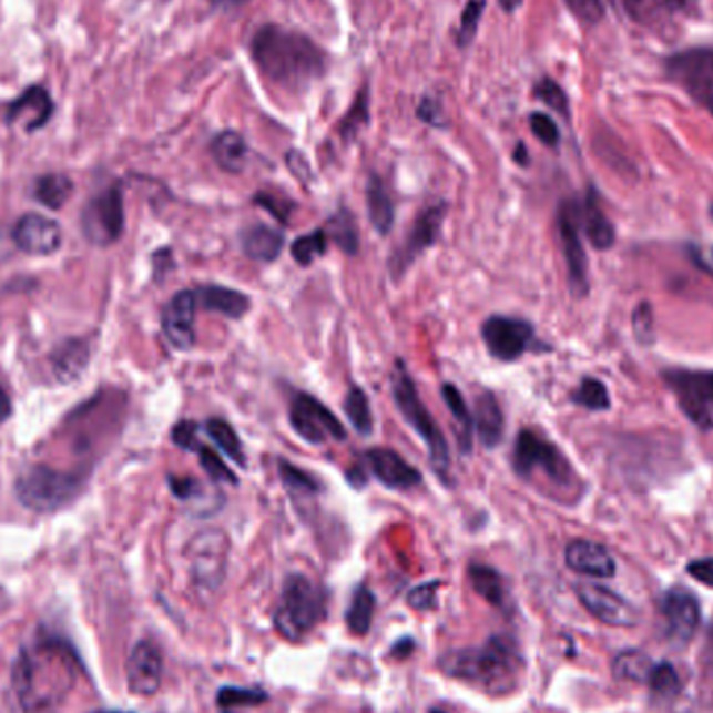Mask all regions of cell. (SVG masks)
Segmentation results:
<instances>
[{
  "instance_id": "cell-57",
  "label": "cell",
  "mask_w": 713,
  "mask_h": 713,
  "mask_svg": "<svg viewBox=\"0 0 713 713\" xmlns=\"http://www.w3.org/2000/svg\"><path fill=\"white\" fill-rule=\"evenodd\" d=\"M418 115L424 120V122L432 123V125H440L442 109H440V105L435 103L432 99H424V101H421V105H419Z\"/></svg>"
},
{
  "instance_id": "cell-45",
  "label": "cell",
  "mask_w": 713,
  "mask_h": 713,
  "mask_svg": "<svg viewBox=\"0 0 713 713\" xmlns=\"http://www.w3.org/2000/svg\"><path fill=\"white\" fill-rule=\"evenodd\" d=\"M194 452H198L201 466H203V470L210 473V478L213 482L238 485V478L234 476V471L227 468L226 464H224V459H222L217 452L213 451V449L205 447V445H198Z\"/></svg>"
},
{
  "instance_id": "cell-24",
  "label": "cell",
  "mask_w": 713,
  "mask_h": 713,
  "mask_svg": "<svg viewBox=\"0 0 713 713\" xmlns=\"http://www.w3.org/2000/svg\"><path fill=\"white\" fill-rule=\"evenodd\" d=\"M628 18L643 28H665L686 11L689 0H622Z\"/></svg>"
},
{
  "instance_id": "cell-51",
  "label": "cell",
  "mask_w": 713,
  "mask_h": 713,
  "mask_svg": "<svg viewBox=\"0 0 713 713\" xmlns=\"http://www.w3.org/2000/svg\"><path fill=\"white\" fill-rule=\"evenodd\" d=\"M367 122V99H366V92L359 96V101L355 103V106L350 109V113H348L347 118H345V122H343V125H340V132H343V136L345 139H353L357 132H359V128L364 125V123Z\"/></svg>"
},
{
  "instance_id": "cell-54",
  "label": "cell",
  "mask_w": 713,
  "mask_h": 713,
  "mask_svg": "<svg viewBox=\"0 0 713 713\" xmlns=\"http://www.w3.org/2000/svg\"><path fill=\"white\" fill-rule=\"evenodd\" d=\"M632 326H634V332H636L639 338H643V330H646L649 340L653 338V334H651V330H653V312H651V305H646V303L639 305V309L632 315Z\"/></svg>"
},
{
  "instance_id": "cell-35",
  "label": "cell",
  "mask_w": 713,
  "mask_h": 713,
  "mask_svg": "<svg viewBox=\"0 0 713 713\" xmlns=\"http://www.w3.org/2000/svg\"><path fill=\"white\" fill-rule=\"evenodd\" d=\"M203 430L234 464H238L241 468L246 466V452H244L243 442H241V438L234 432V428L227 424L226 419H210Z\"/></svg>"
},
{
  "instance_id": "cell-49",
  "label": "cell",
  "mask_w": 713,
  "mask_h": 713,
  "mask_svg": "<svg viewBox=\"0 0 713 713\" xmlns=\"http://www.w3.org/2000/svg\"><path fill=\"white\" fill-rule=\"evenodd\" d=\"M566 4L576 18L587 26L599 23L603 19V2L601 0H566Z\"/></svg>"
},
{
  "instance_id": "cell-11",
  "label": "cell",
  "mask_w": 713,
  "mask_h": 713,
  "mask_svg": "<svg viewBox=\"0 0 713 713\" xmlns=\"http://www.w3.org/2000/svg\"><path fill=\"white\" fill-rule=\"evenodd\" d=\"M192 580L198 591L217 592L224 584L227 537L222 530H205L191 544Z\"/></svg>"
},
{
  "instance_id": "cell-26",
  "label": "cell",
  "mask_w": 713,
  "mask_h": 713,
  "mask_svg": "<svg viewBox=\"0 0 713 713\" xmlns=\"http://www.w3.org/2000/svg\"><path fill=\"white\" fill-rule=\"evenodd\" d=\"M196 301L207 312L224 315L227 319H241V317L251 312V298L248 296L241 293V291H234V288H227V286H217V284L203 286L196 293Z\"/></svg>"
},
{
  "instance_id": "cell-36",
  "label": "cell",
  "mask_w": 713,
  "mask_h": 713,
  "mask_svg": "<svg viewBox=\"0 0 713 713\" xmlns=\"http://www.w3.org/2000/svg\"><path fill=\"white\" fill-rule=\"evenodd\" d=\"M71 191H73V186H71L68 175L47 174L35 182L34 194L38 203H42L44 207L61 210L68 203Z\"/></svg>"
},
{
  "instance_id": "cell-59",
  "label": "cell",
  "mask_w": 713,
  "mask_h": 713,
  "mask_svg": "<svg viewBox=\"0 0 713 713\" xmlns=\"http://www.w3.org/2000/svg\"><path fill=\"white\" fill-rule=\"evenodd\" d=\"M501 2V7H503L505 11H516L520 4H522V0H499Z\"/></svg>"
},
{
  "instance_id": "cell-21",
  "label": "cell",
  "mask_w": 713,
  "mask_h": 713,
  "mask_svg": "<svg viewBox=\"0 0 713 713\" xmlns=\"http://www.w3.org/2000/svg\"><path fill=\"white\" fill-rule=\"evenodd\" d=\"M196 293L182 291L163 309V332L172 347L189 350L194 345V317H196Z\"/></svg>"
},
{
  "instance_id": "cell-3",
  "label": "cell",
  "mask_w": 713,
  "mask_h": 713,
  "mask_svg": "<svg viewBox=\"0 0 713 713\" xmlns=\"http://www.w3.org/2000/svg\"><path fill=\"white\" fill-rule=\"evenodd\" d=\"M438 670L445 676L471 684L487 695H507L520 680L523 655L516 639L495 634L478 646L445 653L438 660Z\"/></svg>"
},
{
  "instance_id": "cell-34",
  "label": "cell",
  "mask_w": 713,
  "mask_h": 713,
  "mask_svg": "<svg viewBox=\"0 0 713 713\" xmlns=\"http://www.w3.org/2000/svg\"><path fill=\"white\" fill-rule=\"evenodd\" d=\"M471 589L478 592L485 601L495 608H501L505 603V584L501 574L485 566V563H471L470 566Z\"/></svg>"
},
{
  "instance_id": "cell-46",
  "label": "cell",
  "mask_w": 713,
  "mask_h": 713,
  "mask_svg": "<svg viewBox=\"0 0 713 713\" xmlns=\"http://www.w3.org/2000/svg\"><path fill=\"white\" fill-rule=\"evenodd\" d=\"M267 701V693L257 691V689H238V686H224L217 693V705L220 707H248V705H259Z\"/></svg>"
},
{
  "instance_id": "cell-31",
  "label": "cell",
  "mask_w": 713,
  "mask_h": 713,
  "mask_svg": "<svg viewBox=\"0 0 713 713\" xmlns=\"http://www.w3.org/2000/svg\"><path fill=\"white\" fill-rule=\"evenodd\" d=\"M367 215L378 234L386 236L393 230V224H395L393 198L378 175H371L367 182Z\"/></svg>"
},
{
  "instance_id": "cell-39",
  "label": "cell",
  "mask_w": 713,
  "mask_h": 713,
  "mask_svg": "<svg viewBox=\"0 0 713 713\" xmlns=\"http://www.w3.org/2000/svg\"><path fill=\"white\" fill-rule=\"evenodd\" d=\"M279 478L293 497H314L322 490V482L309 471L298 470L293 464L279 459Z\"/></svg>"
},
{
  "instance_id": "cell-12",
  "label": "cell",
  "mask_w": 713,
  "mask_h": 713,
  "mask_svg": "<svg viewBox=\"0 0 713 713\" xmlns=\"http://www.w3.org/2000/svg\"><path fill=\"white\" fill-rule=\"evenodd\" d=\"M482 340L490 357L509 364L520 359L530 348L534 340V328L526 319L492 315L482 324Z\"/></svg>"
},
{
  "instance_id": "cell-43",
  "label": "cell",
  "mask_w": 713,
  "mask_h": 713,
  "mask_svg": "<svg viewBox=\"0 0 713 713\" xmlns=\"http://www.w3.org/2000/svg\"><path fill=\"white\" fill-rule=\"evenodd\" d=\"M572 400L580 407H587L591 411H608L611 407L608 388L601 380L594 378H584L580 386L576 388Z\"/></svg>"
},
{
  "instance_id": "cell-63",
  "label": "cell",
  "mask_w": 713,
  "mask_h": 713,
  "mask_svg": "<svg viewBox=\"0 0 713 713\" xmlns=\"http://www.w3.org/2000/svg\"><path fill=\"white\" fill-rule=\"evenodd\" d=\"M103 713H123V712H103Z\"/></svg>"
},
{
  "instance_id": "cell-28",
  "label": "cell",
  "mask_w": 713,
  "mask_h": 713,
  "mask_svg": "<svg viewBox=\"0 0 713 713\" xmlns=\"http://www.w3.org/2000/svg\"><path fill=\"white\" fill-rule=\"evenodd\" d=\"M284 248V234L276 227L257 224L243 232V251L255 262H276Z\"/></svg>"
},
{
  "instance_id": "cell-44",
  "label": "cell",
  "mask_w": 713,
  "mask_h": 713,
  "mask_svg": "<svg viewBox=\"0 0 713 713\" xmlns=\"http://www.w3.org/2000/svg\"><path fill=\"white\" fill-rule=\"evenodd\" d=\"M485 7H487L485 0H470L468 7L464 9V16H461V21H459V32H457V44H459L461 49L470 47L471 40L476 38L480 19H482V13H485Z\"/></svg>"
},
{
  "instance_id": "cell-4",
  "label": "cell",
  "mask_w": 713,
  "mask_h": 713,
  "mask_svg": "<svg viewBox=\"0 0 713 713\" xmlns=\"http://www.w3.org/2000/svg\"><path fill=\"white\" fill-rule=\"evenodd\" d=\"M328 599L322 587L305 574H291L284 582L274 613L276 630L288 641H301L326 620Z\"/></svg>"
},
{
  "instance_id": "cell-64",
  "label": "cell",
  "mask_w": 713,
  "mask_h": 713,
  "mask_svg": "<svg viewBox=\"0 0 713 713\" xmlns=\"http://www.w3.org/2000/svg\"><path fill=\"white\" fill-rule=\"evenodd\" d=\"M712 217H713V207H712Z\"/></svg>"
},
{
  "instance_id": "cell-48",
  "label": "cell",
  "mask_w": 713,
  "mask_h": 713,
  "mask_svg": "<svg viewBox=\"0 0 713 713\" xmlns=\"http://www.w3.org/2000/svg\"><path fill=\"white\" fill-rule=\"evenodd\" d=\"M530 128H532V134L547 146H557L559 144V128L557 123L544 115V113H532L530 115Z\"/></svg>"
},
{
  "instance_id": "cell-1",
  "label": "cell",
  "mask_w": 713,
  "mask_h": 713,
  "mask_svg": "<svg viewBox=\"0 0 713 713\" xmlns=\"http://www.w3.org/2000/svg\"><path fill=\"white\" fill-rule=\"evenodd\" d=\"M78 660L70 646L49 639L23 649L13 668V686L26 713H57L70 695Z\"/></svg>"
},
{
  "instance_id": "cell-16",
  "label": "cell",
  "mask_w": 713,
  "mask_h": 713,
  "mask_svg": "<svg viewBox=\"0 0 713 713\" xmlns=\"http://www.w3.org/2000/svg\"><path fill=\"white\" fill-rule=\"evenodd\" d=\"M661 615L665 632L674 643H689L701 624V608L695 594L682 587L665 591L661 599Z\"/></svg>"
},
{
  "instance_id": "cell-20",
  "label": "cell",
  "mask_w": 713,
  "mask_h": 713,
  "mask_svg": "<svg viewBox=\"0 0 713 713\" xmlns=\"http://www.w3.org/2000/svg\"><path fill=\"white\" fill-rule=\"evenodd\" d=\"M366 461L371 476L386 488L411 490L421 485V473L393 449H386V447L369 449L366 452Z\"/></svg>"
},
{
  "instance_id": "cell-42",
  "label": "cell",
  "mask_w": 713,
  "mask_h": 713,
  "mask_svg": "<svg viewBox=\"0 0 713 713\" xmlns=\"http://www.w3.org/2000/svg\"><path fill=\"white\" fill-rule=\"evenodd\" d=\"M646 684L651 686V691L655 695L663 696V699H672L680 693L682 689V682H680L679 672L676 668L670 663V661H660L653 665L651 674H649V680Z\"/></svg>"
},
{
  "instance_id": "cell-19",
  "label": "cell",
  "mask_w": 713,
  "mask_h": 713,
  "mask_svg": "<svg viewBox=\"0 0 713 713\" xmlns=\"http://www.w3.org/2000/svg\"><path fill=\"white\" fill-rule=\"evenodd\" d=\"M128 686L134 695H155L163 679V658L157 644L140 641L128 660Z\"/></svg>"
},
{
  "instance_id": "cell-8",
  "label": "cell",
  "mask_w": 713,
  "mask_h": 713,
  "mask_svg": "<svg viewBox=\"0 0 713 713\" xmlns=\"http://www.w3.org/2000/svg\"><path fill=\"white\" fill-rule=\"evenodd\" d=\"M668 78L713 115V49H691L665 59Z\"/></svg>"
},
{
  "instance_id": "cell-58",
  "label": "cell",
  "mask_w": 713,
  "mask_h": 713,
  "mask_svg": "<svg viewBox=\"0 0 713 713\" xmlns=\"http://www.w3.org/2000/svg\"><path fill=\"white\" fill-rule=\"evenodd\" d=\"M13 407H11V399L7 397V393L0 388V424H4L7 419L11 418Z\"/></svg>"
},
{
  "instance_id": "cell-6",
  "label": "cell",
  "mask_w": 713,
  "mask_h": 713,
  "mask_svg": "<svg viewBox=\"0 0 713 713\" xmlns=\"http://www.w3.org/2000/svg\"><path fill=\"white\" fill-rule=\"evenodd\" d=\"M80 490L82 480L78 476L53 470L49 466H32L16 482L19 501L40 513L63 509L75 501Z\"/></svg>"
},
{
  "instance_id": "cell-29",
  "label": "cell",
  "mask_w": 713,
  "mask_h": 713,
  "mask_svg": "<svg viewBox=\"0 0 713 713\" xmlns=\"http://www.w3.org/2000/svg\"><path fill=\"white\" fill-rule=\"evenodd\" d=\"M442 399L447 403L452 421H455V436H457L459 451L470 455L471 445H473V418H471L470 407L464 399L461 390L455 388L452 384L442 386Z\"/></svg>"
},
{
  "instance_id": "cell-33",
  "label": "cell",
  "mask_w": 713,
  "mask_h": 713,
  "mask_svg": "<svg viewBox=\"0 0 713 713\" xmlns=\"http://www.w3.org/2000/svg\"><path fill=\"white\" fill-rule=\"evenodd\" d=\"M374 611H376V594L369 591L366 584L357 587L347 609L348 630L357 636H366L374 622Z\"/></svg>"
},
{
  "instance_id": "cell-50",
  "label": "cell",
  "mask_w": 713,
  "mask_h": 713,
  "mask_svg": "<svg viewBox=\"0 0 713 713\" xmlns=\"http://www.w3.org/2000/svg\"><path fill=\"white\" fill-rule=\"evenodd\" d=\"M440 587V580H432V582H424L416 587L414 591L407 594V603L418 611H428V609L436 608V591Z\"/></svg>"
},
{
  "instance_id": "cell-5",
  "label": "cell",
  "mask_w": 713,
  "mask_h": 713,
  "mask_svg": "<svg viewBox=\"0 0 713 713\" xmlns=\"http://www.w3.org/2000/svg\"><path fill=\"white\" fill-rule=\"evenodd\" d=\"M393 399H395V405H397L403 419L426 442L428 455H430V466H432L436 476L449 485V470H451L449 445L440 432V428L436 426L435 418L430 416V411L419 399L418 388L400 361L393 371Z\"/></svg>"
},
{
  "instance_id": "cell-25",
  "label": "cell",
  "mask_w": 713,
  "mask_h": 713,
  "mask_svg": "<svg viewBox=\"0 0 713 713\" xmlns=\"http://www.w3.org/2000/svg\"><path fill=\"white\" fill-rule=\"evenodd\" d=\"M51 113H53V103H51L49 92L44 88L34 86L26 90L11 105L9 113H7V120L9 122L26 120V130L34 132L51 120Z\"/></svg>"
},
{
  "instance_id": "cell-30",
  "label": "cell",
  "mask_w": 713,
  "mask_h": 713,
  "mask_svg": "<svg viewBox=\"0 0 713 713\" xmlns=\"http://www.w3.org/2000/svg\"><path fill=\"white\" fill-rule=\"evenodd\" d=\"M211 155L227 174H241L246 165L248 149L238 132H222L211 142Z\"/></svg>"
},
{
  "instance_id": "cell-55",
  "label": "cell",
  "mask_w": 713,
  "mask_h": 713,
  "mask_svg": "<svg viewBox=\"0 0 713 713\" xmlns=\"http://www.w3.org/2000/svg\"><path fill=\"white\" fill-rule=\"evenodd\" d=\"M255 203L262 205L263 210L269 211L274 217H278L279 222H288V211L293 207L291 203H279L272 194H257Z\"/></svg>"
},
{
  "instance_id": "cell-27",
  "label": "cell",
  "mask_w": 713,
  "mask_h": 713,
  "mask_svg": "<svg viewBox=\"0 0 713 713\" xmlns=\"http://www.w3.org/2000/svg\"><path fill=\"white\" fill-rule=\"evenodd\" d=\"M578 220L584 226V234L594 248L608 251L615 243V230L611 226L608 215L601 210L594 192H589L582 207L578 210Z\"/></svg>"
},
{
  "instance_id": "cell-56",
  "label": "cell",
  "mask_w": 713,
  "mask_h": 713,
  "mask_svg": "<svg viewBox=\"0 0 713 713\" xmlns=\"http://www.w3.org/2000/svg\"><path fill=\"white\" fill-rule=\"evenodd\" d=\"M689 574L693 576L699 582H703L705 587H713V557L707 559H695L689 563Z\"/></svg>"
},
{
  "instance_id": "cell-13",
  "label": "cell",
  "mask_w": 713,
  "mask_h": 713,
  "mask_svg": "<svg viewBox=\"0 0 713 713\" xmlns=\"http://www.w3.org/2000/svg\"><path fill=\"white\" fill-rule=\"evenodd\" d=\"M557 227H559V238L563 246L566 255V265H568V282L572 288V295L584 296L589 293V262L587 253L580 241V230H578V207L574 201H566L559 207L557 215Z\"/></svg>"
},
{
  "instance_id": "cell-47",
  "label": "cell",
  "mask_w": 713,
  "mask_h": 713,
  "mask_svg": "<svg viewBox=\"0 0 713 713\" xmlns=\"http://www.w3.org/2000/svg\"><path fill=\"white\" fill-rule=\"evenodd\" d=\"M534 94L539 96L540 101H542L544 105H549L553 111H557L559 115L570 118V103H568V96H566V92H563L561 86H559L557 82H553V80L544 78V80L539 82L537 88H534Z\"/></svg>"
},
{
  "instance_id": "cell-52",
  "label": "cell",
  "mask_w": 713,
  "mask_h": 713,
  "mask_svg": "<svg viewBox=\"0 0 713 713\" xmlns=\"http://www.w3.org/2000/svg\"><path fill=\"white\" fill-rule=\"evenodd\" d=\"M172 440L184 451H196V447L201 445L198 426L194 421H180L172 432Z\"/></svg>"
},
{
  "instance_id": "cell-37",
  "label": "cell",
  "mask_w": 713,
  "mask_h": 713,
  "mask_svg": "<svg viewBox=\"0 0 713 713\" xmlns=\"http://www.w3.org/2000/svg\"><path fill=\"white\" fill-rule=\"evenodd\" d=\"M653 665H655L653 660L649 655H644L643 651L630 649V651H622L613 660V676L618 680H632V682L646 684Z\"/></svg>"
},
{
  "instance_id": "cell-14",
  "label": "cell",
  "mask_w": 713,
  "mask_h": 713,
  "mask_svg": "<svg viewBox=\"0 0 713 713\" xmlns=\"http://www.w3.org/2000/svg\"><path fill=\"white\" fill-rule=\"evenodd\" d=\"M445 215H447L445 205H435V207L419 213L411 232L405 238V243L388 262V269H390L393 278H400L414 265L419 255L438 241Z\"/></svg>"
},
{
  "instance_id": "cell-10",
  "label": "cell",
  "mask_w": 713,
  "mask_h": 713,
  "mask_svg": "<svg viewBox=\"0 0 713 713\" xmlns=\"http://www.w3.org/2000/svg\"><path fill=\"white\" fill-rule=\"evenodd\" d=\"M288 418H291L293 430L305 442L324 445L328 440H336V442L347 440L345 426L338 421V418L324 403H319L312 395L296 393L293 403H291Z\"/></svg>"
},
{
  "instance_id": "cell-40",
  "label": "cell",
  "mask_w": 713,
  "mask_h": 713,
  "mask_svg": "<svg viewBox=\"0 0 713 713\" xmlns=\"http://www.w3.org/2000/svg\"><path fill=\"white\" fill-rule=\"evenodd\" d=\"M330 234L347 255H357L359 251V230L348 211L340 210L330 220Z\"/></svg>"
},
{
  "instance_id": "cell-38",
  "label": "cell",
  "mask_w": 713,
  "mask_h": 713,
  "mask_svg": "<svg viewBox=\"0 0 713 713\" xmlns=\"http://www.w3.org/2000/svg\"><path fill=\"white\" fill-rule=\"evenodd\" d=\"M345 414H347L350 426L357 430V435L371 436L374 435V418H371V409H369V399H367L366 390L359 386H353L345 397Z\"/></svg>"
},
{
  "instance_id": "cell-7",
  "label": "cell",
  "mask_w": 713,
  "mask_h": 713,
  "mask_svg": "<svg viewBox=\"0 0 713 713\" xmlns=\"http://www.w3.org/2000/svg\"><path fill=\"white\" fill-rule=\"evenodd\" d=\"M663 383L670 386L679 407L699 430H713V371L665 369Z\"/></svg>"
},
{
  "instance_id": "cell-61",
  "label": "cell",
  "mask_w": 713,
  "mask_h": 713,
  "mask_svg": "<svg viewBox=\"0 0 713 713\" xmlns=\"http://www.w3.org/2000/svg\"><path fill=\"white\" fill-rule=\"evenodd\" d=\"M213 4H241V2H246V0H210Z\"/></svg>"
},
{
  "instance_id": "cell-60",
  "label": "cell",
  "mask_w": 713,
  "mask_h": 713,
  "mask_svg": "<svg viewBox=\"0 0 713 713\" xmlns=\"http://www.w3.org/2000/svg\"><path fill=\"white\" fill-rule=\"evenodd\" d=\"M516 159H518V163H522V165H526V163H528V159H526V146H523V144H520V146H518Z\"/></svg>"
},
{
  "instance_id": "cell-22",
  "label": "cell",
  "mask_w": 713,
  "mask_h": 713,
  "mask_svg": "<svg viewBox=\"0 0 713 713\" xmlns=\"http://www.w3.org/2000/svg\"><path fill=\"white\" fill-rule=\"evenodd\" d=\"M566 563L576 574L591 578H613L615 576V559L608 549L592 540H572L566 547Z\"/></svg>"
},
{
  "instance_id": "cell-17",
  "label": "cell",
  "mask_w": 713,
  "mask_h": 713,
  "mask_svg": "<svg viewBox=\"0 0 713 713\" xmlns=\"http://www.w3.org/2000/svg\"><path fill=\"white\" fill-rule=\"evenodd\" d=\"M84 230L92 243L111 244L122 236L123 198L120 186H111L90 203L84 215Z\"/></svg>"
},
{
  "instance_id": "cell-53",
  "label": "cell",
  "mask_w": 713,
  "mask_h": 713,
  "mask_svg": "<svg viewBox=\"0 0 713 713\" xmlns=\"http://www.w3.org/2000/svg\"><path fill=\"white\" fill-rule=\"evenodd\" d=\"M170 487H172V492H174L175 497L184 499V501L194 499V497H198L203 492V488L194 478H175V476H172Z\"/></svg>"
},
{
  "instance_id": "cell-41",
  "label": "cell",
  "mask_w": 713,
  "mask_h": 713,
  "mask_svg": "<svg viewBox=\"0 0 713 713\" xmlns=\"http://www.w3.org/2000/svg\"><path fill=\"white\" fill-rule=\"evenodd\" d=\"M326 251H328V234L324 230H314L309 234H303L291 246V253L298 265L314 263Z\"/></svg>"
},
{
  "instance_id": "cell-18",
  "label": "cell",
  "mask_w": 713,
  "mask_h": 713,
  "mask_svg": "<svg viewBox=\"0 0 713 713\" xmlns=\"http://www.w3.org/2000/svg\"><path fill=\"white\" fill-rule=\"evenodd\" d=\"M13 241L18 244L19 251L28 255L49 257L61 248L63 236H61V227L51 217H44L40 213H28L16 224Z\"/></svg>"
},
{
  "instance_id": "cell-9",
  "label": "cell",
  "mask_w": 713,
  "mask_h": 713,
  "mask_svg": "<svg viewBox=\"0 0 713 713\" xmlns=\"http://www.w3.org/2000/svg\"><path fill=\"white\" fill-rule=\"evenodd\" d=\"M513 468L523 478L542 470L556 485H568L574 478L572 466L563 457V452L532 430H522L518 435L513 447Z\"/></svg>"
},
{
  "instance_id": "cell-15",
  "label": "cell",
  "mask_w": 713,
  "mask_h": 713,
  "mask_svg": "<svg viewBox=\"0 0 713 713\" xmlns=\"http://www.w3.org/2000/svg\"><path fill=\"white\" fill-rule=\"evenodd\" d=\"M576 594L584 609L608 627L630 628L639 624V611L624 597L601 584H578Z\"/></svg>"
},
{
  "instance_id": "cell-32",
  "label": "cell",
  "mask_w": 713,
  "mask_h": 713,
  "mask_svg": "<svg viewBox=\"0 0 713 713\" xmlns=\"http://www.w3.org/2000/svg\"><path fill=\"white\" fill-rule=\"evenodd\" d=\"M86 343L82 340H68L53 353V374L57 380L63 384L73 383L80 378L88 364Z\"/></svg>"
},
{
  "instance_id": "cell-2",
  "label": "cell",
  "mask_w": 713,
  "mask_h": 713,
  "mask_svg": "<svg viewBox=\"0 0 713 713\" xmlns=\"http://www.w3.org/2000/svg\"><path fill=\"white\" fill-rule=\"evenodd\" d=\"M251 57L263 78L288 92H303L326 71V57L307 35L263 26L251 40Z\"/></svg>"
},
{
  "instance_id": "cell-62",
  "label": "cell",
  "mask_w": 713,
  "mask_h": 713,
  "mask_svg": "<svg viewBox=\"0 0 713 713\" xmlns=\"http://www.w3.org/2000/svg\"><path fill=\"white\" fill-rule=\"evenodd\" d=\"M430 713H447V712H442V710H432V712Z\"/></svg>"
},
{
  "instance_id": "cell-23",
  "label": "cell",
  "mask_w": 713,
  "mask_h": 713,
  "mask_svg": "<svg viewBox=\"0 0 713 713\" xmlns=\"http://www.w3.org/2000/svg\"><path fill=\"white\" fill-rule=\"evenodd\" d=\"M471 418L473 430L487 449H495L501 445L505 435L503 409L490 390H485L476 397Z\"/></svg>"
}]
</instances>
